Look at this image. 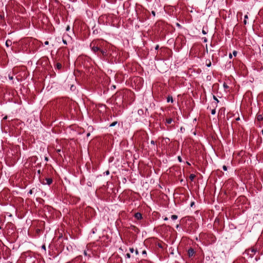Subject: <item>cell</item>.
<instances>
[{"label": "cell", "instance_id": "1", "mask_svg": "<svg viewBox=\"0 0 263 263\" xmlns=\"http://www.w3.org/2000/svg\"><path fill=\"white\" fill-rule=\"evenodd\" d=\"M177 252L186 263H203L204 254L201 248L190 237L183 236L177 247Z\"/></svg>", "mask_w": 263, "mask_h": 263}, {"label": "cell", "instance_id": "2", "mask_svg": "<svg viewBox=\"0 0 263 263\" xmlns=\"http://www.w3.org/2000/svg\"><path fill=\"white\" fill-rule=\"evenodd\" d=\"M151 210L149 208L139 207L134 209L130 212L127 213L128 219L129 221L133 222L142 227H146L159 219L161 214L157 212H154L151 213Z\"/></svg>", "mask_w": 263, "mask_h": 263}, {"label": "cell", "instance_id": "3", "mask_svg": "<svg viewBox=\"0 0 263 263\" xmlns=\"http://www.w3.org/2000/svg\"><path fill=\"white\" fill-rule=\"evenodd\" d=\"M129 221L125 218H118L116 226L123 243L129 246L134 243L137 240L140 230L136 226L127 223Z\"/></svg>", "mask_w": 263, "mask_h": 263}, {"label": "cell", "instance_id": "4", "mask_svg": "<svg viewBox=\"0 0 263 263\" xmlns=\"http://www.w3.org/2000/svg\"><path fill=\"white\" fill-rule=\"evenodd\" d=\"M144 244L160 261H163L169 258L167 245L158 238L154 237L148 238L144 241Z\"/></svg>", "mask_w": 263, "mask_h": 263}, {"label": "cell", "instance_id": "5", "mask_svg": "<svg viewBox=\"0 0 263 263\" xmlns=\"http://www.w3.org/2000/svg\"><path fill=\"white\" fill-rule=\"evenodd\" d=\"M73 31L76 38L81 41L86 40L90 35V28L83 18L80 16L77 17L75 19Z\"/></svg>", "mask_w": 263, "mask_h": 263}, {"label": "cell", "instance_id": "6", "mask_svg": "<svg viewBox=\"0 0 263 263\" xmlns=\"http://www.w3.org/2000/svg\"><path fill=\"white\" fill-rule=\"evenodd\" d=\"M154 231L170 245L174 243L177 237L178 233L174 229L165 224L156 226Z\"/></svg>", "mask_w": 263, "mask_h": 263}, {"label": "cell", "instance_id": "7", "mask_svg": "<svg viewBox=\"0 0 263 263\" xmlns=\"http://www.w3.org/2000/svg\"><path fill=\"white\" fill-rule=\"evenodd\" d=\"M180 224L183 231L190 234L195 233L199 227V223L193 216L182 218L180 221Z\"/></svg>", "mask_w": 263, "mask_h": 263}, {"label": "cell", "instance_id": "8", "mask_svg": "<svg viewBox=\"0 0 263 263\" xmlns=\"http://www.w3.org/2000/svg\"><path fill=\"white\" fill-rule=\"evenodd\" d=\"M200 240L201 243L205 246H208L213 243L215 241V236L210 231H203L201 232L199 236Z\"/></svg>", "mask_w": 263, "mask_h": 263}, {"label": "cell", "instance_id": "9", "mask_svg": "<svg viewBox=\"0 0 263 263\" xmlns=\"http://www.w3.org/2000/svg\"><path fill=\"white\" fill-rule=\"evenodd\" d=\"M176 77L172 78L169 81V84L171 88L174 89L176 87L185 84L184 79L178 77Z\"/></svg>", "mask_w": 263, "mask_h": 263}, {"label": "cell", "instance_id": "10", "mask_svg": "<svg viewBox=\"0 0 263 263\" xmlns=\"http://www.w3.org/2000/svg\"><path fill=\"white\" fill-rule=\"evenodd\" d=\"M200 214L202 218L203 225L205 224L209 219H212L213 215L211 211L206 210L201 211Z\"/></svg>", "mask_w": 263, "mask_h": 263}, {"label": "cell", "instance_id": "11", "mask_svg": "<svg viewBox=\"0 0 263 263\" xmlns=\"http://www.w3.org/2000/svg\"><path fill=\"white\" fill-rule=\"evenodd\" d=\"M82 2L86 4L91 8L94 10L98 9L101 4V1H82Z\"/></svg>", "mask_w": 263, "mask_h": 263}, {"label": "cell", "instance_id": "12", "mask_svg": "<svg viewBox=\"0 0 263 263\" xmlns=\"http://www.w3.org/2000/svg\"><path fill=\"white\" fill-rule=\"evenodd\" d=\"M110 262H122L121 257L117 252H115L111 257L109 260Z\"/></svg>", "mask_w": 263, "mask_h": 263}, {"label": "cell", "instance_id": "13", "mask_svg": "<svg viewBox=\"0 0 263 263\" xmlns=\"http://www.w3.org/2000/svg\"><path fill=\"white\" fill-rule=\"evenodd\" d=\"M237 52L236 51H234L233 52V54L234 57H236L237 54Z\"/></svg>", "mask_w": 263, "mask_h": 263}, {"label": "cell", "instance_id": "14", "mask_svg": "<svg viewBox=\"0 0 263 263\" xmlns=\"http://www.w3.org/2000/svg\"><path fill=\"white\" fill-rule=\"evenodd\" d=\"M213 99L215 100H216L218 102H219V101L217 98L214 95H213Z\"/></svg>", "mask_w": 263, "mask_h": 263}, {"label": "cell", "instance_id": "15", "mask_svg": "<svg viewBox=\"0 0 263 263\" xmlns=\"http://www.w3.org/2000/svg\"><path fill=\"white\" fill-rule=\"evenodd\" d=\"M224 87L225 88H228V87L227 85L226 84H225V83H224Z\"/></svg>", "mask_w": 263, "mask_h": 263}, {"label": "cell", "instance_id": "16", "mask_svg": "<svg viewBox=\"0 0 263 263\" xmlns=\"http://www.w3.org/2000/svg\"><path fill=\"white\" fill-rule=\"evenodd\" d=\"M229 57L231 59L232 57V56L231 53L229 54Z\"/></svg>", "mask_w": 263, "mask_h": 263}, {"label": "cell", "instance_id": "17", "mask_svg": "<svg viewBox=\"0 0 263 263\" xmlns=\"http://www.w3.org/2000/svg\"><path fill=\"white\" fill-rule=\"evenodd\" d=\"M244 22L245 24L246 25V20H244Z\"/></svg>", "mask_w": 263, "mask_h": 263}]
</instances>
